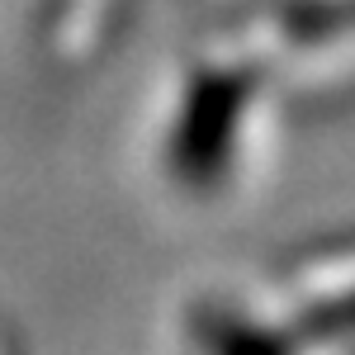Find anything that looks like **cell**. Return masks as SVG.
Here are the masks:
<instances>
[{
	"label": "cell",
	"instance_id": "obj_1",
	"mask_svg": "<svg viewBox=\"0 0 355 355\" xmlns=\"http://www.w3.org/2000/svg\"><path fill=\"white\" fill-rule=\"evenodd\" d=\"M0 355H24V351H19V341H15L5 327H0Z\"/></svg>",
	"mask_w": 355,
	"mask_h": 355
}]
</instances>
